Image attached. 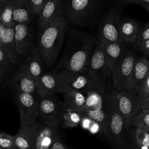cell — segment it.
<instances>
[{
  "label": "cell",
  "instance_id": "1",
  "mask_svg": "<svg viewBox=\"0 0 149 149\" xmlns=\"http://www.w3.org/2000/svg\"><path fill=\"white\" fill-rule=\"evenodd\" d=\"M97 42V37L91 33L69 27L60 59L54 69L87 73L90 59Z\"/></svg>",
  "mask_w": 149,
  "mask_h": 149
},
{
  "label": "cell",
  "instance_id": "2",
  "mask_svg": "<svg viewBox=\"0 0 149 149\" xmlns=\"http://www.w3.org/2000/svg\"><path fill=\"white\" fill-rule=\"evenodd\" d=\"M69 28L68 23L62 13L46 29L38 30L37 34V48L46 68H51L56 62Z\"/></svg>",
  "mask_w": 149,
  "mask_h": 149
},
{
  "label": "cell",
  "instance_id": "3",
  "mask_svg": "<svg viewBox=\"0 0 149 149\" xmlns=\"http://www.w3.org/2000/svg\"><path fill=\"white\" fill-rule=\"evenodd\" d=\"M104 6L102 0H69L64 1L63 14L69 27L92 28L99 23Z\"/></svg>",
  "mask_w": 149,
  "mask_h": 149
},
{
  "label": "cell",
  "instance_id": "4",
  "mask_svg": "<svg viewBox=\"0 0 149 149\" xmlns=\"http://www.w3.org/2000/svg\"><path fill=\"white\" fill-rule=\"evenodd\" d=\"M126 5L122 0L113 2L102 14L98 23L97 40L102 44L120 41L119 24Z\"/></svg>",
  "mask_w": 149,
  "mask_h": 149
},
{
  "label": "cell",
  "instance_id": "5",
  "mask_svg": "<svg viewBox=\"0 0 149 149\" xmlns=\"http://www.w3.org/2000/svg\"><path fill=\"white\" fill-rule=\"evenodd\" d=\"M87 73L103 94L111 90L109 89V81L112 82L111 72L107 66L104 44L97 42L91 54Z\"/></svg>",
  "mask_w": 149,
  "mask_h": 149
},
{
  "label": "cell",
  "instance_id": "6",
  "mask_svg": "<svg viewBox=\"0 0 149 149\" xmlns=\"http://www.w3.org/2000/svg\"><path fill=\"white\" fill-rule=\"evenodd\" d=\"M57 73L59 83L58 93L63 94L72 91L86 93L91 88H98L96 83L87 73L76 72L66 69L58 70Z\"/></svg>",
  "mask_w": 149,
  "mask_h": 149
},
{
  "label": "cell",
  "instance_id": "7",
  "mask_svg": "<svg viewBox=\"0 0 149 149\" xmlns=\"http://www.w3.org/2000/svg\"><path fill=\"white\" fill-rule=\"evenodd\" d=\"M14 101L20 113V127H34L40 122L38 95L17 92L15 93Z\"/></svg>",
  "mask_w": 149,
  "mask_h": 149
},
{
  "label": "cell",
  "instance_id": "8",
  "mask_svg": "<svg viewBox=\"0 0 149 149\" xmlns=\"http://www.w3.org/2000/svg\"><path fill=\"white\" fill-rule=\"evenodd\" d=\"M64 112L63 101L57 94L38 97L40 121L49 127L61 125Z\"/></svg>",
  "mask_w": 149,
  "mask_h": 149
},
{
  "label": "cell",
  "instance_id": "9",
  "mask_svg": "<svg viewBox=\"0 0 149 149\" xmlns=\"http://www.w3.org/2000/svg\"><path fill=\"white\" fill-rule=\"evenodd\" d=\"M112 89L105 94L104 97L105 107L109 119L107 136L116 143L122 144L123 136L129 127L118 109Z\"/></svg>",
  "mask_w": 149,
  "mask_h": 149
},
{
  "label": "cell",
  "instance_id": "10",
  "mask_svg": "<svg viewBox=\"0 0 149 149\" xmlns=\"http://www.w3.org/2000/svg\"><path fill=\"white\" fill-rule=\"evenodd\" d=\"M118 109L130 127L132 118L141 109L140 92L133 89H112Z\"/></svg>",
  "mask_w": 149,
  "mask_h": 149
},
{
  "label": "cell",
  "instance_id": "11",
  "mask_svg": "<svg viewBox=\"0 0 149 149\" xmlns=\"http://www.w3.org/2000/svg\"><path fill=\"white\" fill-rule=\"evenodd\" d=\"M137 55L134 51L124 48L123 52L115 65L111 73L112 88L123 90L131 74Z\"/></svg>",
  "mask_w": 149,
  "mask_h": 149
},
{
  "label": "cell",
  "instance_id": "12",
  "mask_svg": "<svg viewBox=\"0 0 149 149\" xmlns=\"http://www.w3.org/2000/svg\"><path fill=\"white\" fill-rule=\"evenodd\" d=\"M13 29L18 53L24 59L37 49L35 31L30 24L27 23L15 24Z\"/></svg>",
  "mask_w": 149,
  "mask_h": 149
},
{
  "label": "cell",
  "instance_id": "13",
  "mask_svg": "<svg viewBox=\"0 0 149 149\" xmlns=\"http://www.w3.org/2000/svg\"><path fill=\"white\" fill-rule=\"evenodd\" d=\"M8 86L12 88L14 93L21 92L37 95V81L28 73L22 65L19 66Z\"/></svg>",
  "mask_w": 149,
  "mask_h": 149
},
{
  "label": "cell",
  "instance_id": "14",
  "mask_svg": "<svg viewBox=\"0 0 149 149\" xmlns=\"http://www.w3.org/2000/svg\"><path fill=\"white\" fill-rule=\"evenodd\" d=\"M58 126L49 127L40 122L33 128V149H52Z\"/></svg>",
  "mask_w": 149,
  "mask_h": 149
},
{
  "label": "cell",
  "instance_id": "15",
  "mask_svg": "<svg viewBox=\"0 0 149 149\" xmlns=\"http://www.w3.org/2000/svg\"><path fill=\"white\" fill-rule=\"evenodd\" d=\"M149 73V61L144 56H137L131 74L125 89L140 91L141 85Z\"/></svg>",
  "mask_w": 149,
  "mask_h": 149
},
{
  "label": "cell",
  "instance_id": "16",
  "mask_svg": "<svg viewBox=\"0 0 149 149\" xmlns=\"http://www.w3.org/2000/svg\"><path fill=\"white\" fill-rule=\"evenodd\" d=\"M0 48L13 63L19 66L23 63L24 59L18 53L13 27H3L0 37Z\"/></svg>",
  "mask_w": 149,
  "mask_h": 149
},
{
  "label": "cell",
  "instance_id": "17",
  "mask_svg": "<svg viewBox=\"0 0 149 149\" xmlns=\"http://www.w3.org/2000/svg\"><path fill=\"white\" fill-rule=\"evenodd\" d=\"M63 1L48 0L44 8L38 16V30L46 29L58 16L63 13Z\"/></svg>",
  "mask_w": 149,
  "mask_h": 149
},
{
  "label": "cell",
  "instance_id": "18",
  "mask_svg": "<svg viewBox=\"0 0 149 149\" xmlns=\"http://www.w3.org/2000/svg\"><path fill=\"white\" fill-rule=\"evenodd\" d=\"M58 84L57 70L46 71L37 80V95L40 97L57 94Z\"/></svg>",
  "mask_w": 149,
  "mask_h": 149
},
{
  "label": "cell",
  "instance_id": "19",
  "mask_svg": "<svg viewBox=\"0 0 149 149\" xmlns=\"http://www.w3.org/2000/svg\"><path fill=\"white\" fill-rule=\"evenodd\" d=\"M141 27L139 23L129 17L121 18L119 24L120 41L126 44H134Z\"/></svg>",
  "mask_w": 149,
  "mask_h": 149
},
{
  "label": "cell",
  "instance_id": "20",
  "mask_svg": "<svg viewBox=\"0 0 149 149\" xmlns=\"http://www.w3.org/2000/svg\"><path fill=\"white\" fill-rule=\"evenodd\" d=\"M22 65L28 73L36 81L46 72L45 65L37 48L24 58Z\"/></svg>",
  "mask_w": 149,
  "mask_h": 149
},
{
  "label": "cell",
  "instance_id": "21",
  "mask_svg": "<svg viewBox=\"0 0 149 149\" xmlns=\"http://www.w3.org/2000/svg\"><path fill=\"white\" fill-rule=\"evenodd\" d=\"M13 20L15 24H30L33 15L30 0H12Z\"/></svg>",
  "mask_w": 149,
  "mask_h": 149
},
{
  "label": "cell",
  "instance_id": "22",
  "mask_svg": "<svg viewBox=\"0 0 149 149\" xmlns=\"http://www.w3.org/2000/svg\"><path fill=\"white\" fill-rule=\"evenodd\" d=\"M19 67L9 59L0 48V88L8 86Z\"/></svg>",
  "mask_w": 149,
  "mask_h": 149
},
{
  "label": "cell",
  "instance_id": "23",
  "mask_svg": "<svg viewBox=\"0 0 149 149\" xmlns=\"http://www.w3.org/2000/svg\"><path fill=\"white\" fill-rule=\"evenodd\" d=\"M104 44L105 59L107 66L110 72L120 58L125 48V44L120 41L108 42Z\"/></svg>",
  "mask_w": 149,
  "mask_h": 149
},
{
  "label": "cell",
  "instance_id": "24",
  "mask_svg": "<svg viewBox=\"0 0 149 149\" xmlns=\"http://www.w3.org/2000/svg\"><path fill=\"white\" fill-rule=\"evenodd\" d=\"M81 116H87L95 122H97L100 126L101 132L104 135L107 136L108 132L109 127V114L107 109H82L79 111Z\"/></svg>",
  "mask_w": 149,
  "mask_h": 149
},
{
  "label": "cell",
  "instance_id": "25",
  "mask_svg": "<svg viewBox=\"0 0 149 149\" xmlns=\"http://www.w3.org/2000/svg\"><path fill=\"white\" fill-rule=\"evenodd\" d=\"M86 94V104L82 109L95 110L105 108V94H103L98 88H91Z\"/></svg>",
  "mask_w": 149,
  "mask_h": 149
},
{
  "label": "cell",
  "instance_id": "26",
  "mask_svg": "<svg viewBox=\"0 0 149 149\" xmlns=\"http://www.w3.org/2000/svg\"><path fill=\"white\" fill-rule=\"evenodd\" d=\"M65 108L80 111L85 105L86 94L79 91H72L63 94Z\"/></svg>",
  "mask_w": 149,
  "mask_h": 149
},
{
  "label": "cell",
  "instance_id": "27",
  "mask_svg": "<svg viewBox=\"0 0 149 149\" xmlns=\"http://www.w3.org/2000/svg\"><path fill=\"white\" fill-rule=\"evenodd\" d=\"M33 128L24 129L20 127L15 135V149H33Z\"/></svg>",
  "mask_w": 149,
  "mask_h": 149
},
{
  "label": "cell",
  "instance_id": "28",
  "mask_svg": "<svg viewBox=\"0 0 149 149\" xmlns=\"http://www.w3.org/2000/svg\"><path fill=\"white\" fill-rule=\"evenodd\" d=\"M82 116L79 111L64 107L61 125L64 129L73 128L80 125Z\"/></svg>",
  "mask_w": 149,
  "mask_h": 149
},
{
  "label": "cell",
  "instance_id": "29",
  "mask_svg": "<svg viewBox=\"0 0 149 149\" xmlns=\"http://www.w3.org/2000/svg\"><path fill=\"white\" fill-rule=\"evenodd\" d=\"M130 126L148 132L149 130V109H141L130 120Z\"/></svg>",
  "mask_w": 149,
  "mask_h": 149
},
{
  "label": "cell",
  "instance_id": "30",
  "mask_svg": "<svg viewBox=\"0 0 149 149\" xmlns=\"http://www.w3.org/2000/svg\"><path fill=\"white\" fill-rule=\"evenodd\" d=\"M1 24L6 28H13L15 24L13 20L12 0H6L2 6L1 14Z\"/></svg>",
  "mask_w": 149,
  "mask_h": 149
},
{
  "label": "cell",
  "instance_id": "31",
  "mask_svg": "<svg viewBox=\"0 0 149 149\" xmlns=\"http://www.w3.org/2000/svg\"><path fill=\"white\" fill-rule=\"evenodd\" d=\"M0 149H15V136L0 132Z\"/></svg>",
  "mask_w": 149,
  "mask_h": 149
},
{
  "label": "cell",
  "instance_id": "32",
  "mask_svg": "<svg viewBox=\"0 0 149 149\" xmlns=\"http://www.w3.org/2000/svg\"><path fill=\"white\" fill-rule=\"evenodd\" d=\"M149 40V22L143 26L141 27L137 38L134 43L133 45L136 48H137L143 43Z\"/></svg>",
  "mask_w": 149,
  "mask_h": 149
},
{
  "label": "cell",
  "instance_id": "33",
  "mask_svg": "<svg viewBox=\"0 0 149 149\" xmlns=\"http://www.w3.org/2000/svg\"><path fill=\"white\" fill-rule=\"evenodd\" d=\"M135 139L138 146L149 147V133L147 132L136 129Z\"/></svg>",
  "mask_w": 149,
  "mask_h": 149
},
{
  "label": "cell",
  "instance_id": "34",
  "mask_svg": "<svg viewBox=\"0 0 149 149\" xmlns=\"http://www.w3.org/2000/svg\"><path fill=\"white\" fill-rule=\"evenodd\" d=\"M48 0H30L33 15H37L41 12L44 8Z\"/></svg>",
  "mask_w": 149,
  "mask_h": 149
},
{
  "label": "cell",
  "instance_id": "35",
  "mask_svg": "<svg viewBox=\"0 0 149 149\" xmlns=\"http://www.w3.org/2000/svg\"><path fill=\"white\" fill-rule=\"evenodd\" d=\"M139 92L141 100L149 97V73L143 81Z\"/></svg>",
  "mask_w": 149,
  "mask_h": 149
},
{
  "label": "cell",
  "instance_id": "36",
  "mask_svg": "<svg viewBox=\"0 0 149 149\" xmlns=\"http://www.w3.org/2000/svg\"><path fill=\"white\" fill-rule=\"evenodd\" d=\"M52 149H69L62 139L59 130L56 135Z\"/></svg>",
  "mask_w": 149,
  "mask_h": 149
},
{
  "label": "cell",
  "instance_id": "37",
  "mask_svg": "<svg viewBox=\"0 0 149 149\" xmlns=\"http://www.w3.org/2000/svg\"><path fill=\"white\" fill-rule=\"evenodd\" d=\"M122 2L127 6L130 4H136L141 6L148 13L149 16V0H122ZM149 22V20L148 22Z\"/></svg>",
  "mask_w": 149,
  "mask_h": 149
},
{
  "label": "cell",
  "instance_id": "38",
  "mask_svg": "<svg viewBox=\"0 0 149 149\" xmlns=\"http://www.w3.org/2000/svg\"><path fill=\"white\" fill-rule=\"evenodd\" d=\"M136 49L142 54L143 56H144L147 59L149 58V40L143 43Z\"/></svg>",
  "mask_w": 149,
  "mask_h": 149
},
{
  "label": "cell",
  "instance_id": "39",
  "mask_svg": "<svg viewBox=\"0 0 149 149\" xmlns=\"http://www.w3.org/2000/svg\"><path fill=\"white\" fill-rule=\"evenodd\" d=\"M141 109H149V97L141 100Z\"/></svg>",
  "mask_w": 149,
  "mask_h": 149
},
{
  "label": "cell",
  "instance_id": "40",
  "mask_svg": "<svg viewBox=\"0 0 149 149\" xmlns=\"http://www.w3.org/2000/svg\"><path fill=\"white\" fill-rule=\"evenodd\" d=\"M6 0H0V24H1V14L3 4L5 3Z\"/></svg>",
  "mask_w": 149,
  "mask_h": 149
},
{
  "label": "cell",
  "instance_id": "41",
  "mask_svg": "<svg viewBox=\"0 0 149 149\" xmlns=\"http://www.w3.org/2000/svg\"><path fill=\"white\" fill-rule=\"evenodd\" d=\"M139 149H149V147L143 146H139Z\"/></svg>",
  "mask_w": 149,
  "mask_h": 149
},
{
  "label": "cell",
  "instance_id": "42",
  "mask_svg": "<svg viewBox=\"0 0 149 149\" xmlns=\"http://www.w3.org/2000/svg\"><path fill=\"white\" fill-rule=\"evenodd\" d=\"M148 133H149V130H148Z\"/></svg>",
  "mask_w": 149,
  "mask_h": 149
},
{
  "label": "cell",
  "instance_id": "43",
  "mask_svg": "<svg viewBox=\"0 0 149 149\" xmlns=\"http://www.w3.org/2000/svg\"><path fill=\"white\" fill-rule=\"evenodd\" d=\"M148 61H149V58H148Z\"/></svg>",
  "mask_w": 149,
  "mask_h": 149
}]
</instances>
